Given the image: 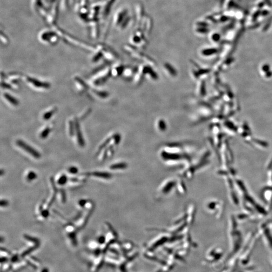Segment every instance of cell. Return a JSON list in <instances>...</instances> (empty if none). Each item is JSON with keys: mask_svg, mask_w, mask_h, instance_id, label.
Returning a JSON list of instances; mask_svg holds the SVG:
<instances>
[{"mask_svg": "<svg viewBox=\"0 0 272 272\" xmlns=\"http://www.w3.org/2000/svg\"><path fill=\"white\" fill-rule=\"evenodd\" d=\"M131 16L128 9L125 8L120 9L115 15V26L120 30L125 29L130 25L132 19Z\"/></svg>", "mask_w": 272, "mask_h": 272, "instance_id": "cell-1", "label": "cell"}, {"mask_svg": "<svg viewBox=\"0 0 272 272\" xmlns=\"http://www.w3.org/2000/svg\"><path fill=\"white\" fill-rule=\"evenodd\" d=\"M124 49L127 53L129 54L132 58L136 59L141 62H143L144 63L148 64V65L151 67H154L155 66V63L153 61V60L150 58H149L148 56H146L143 53H141L140 51L136 50L135 48L129 46H125Z\"/></svg>", "mask_w": 272, "mask_h": 272, "instance_id": "cell-2", "label": "cell"}, {"mask_svg": "<svg viewBox=\"0 0 272 272\" xmlns=\"http://www.w3.org/2000/svg\"><path fill=\"white\" fill-rule=\"evenodd\" d=\"M16 144L18 146L23 149L24 150L28 153L29 154H30L31 155L33 156L35 158L38 159L41 157V155L39 154V152L33 148L31 147L25 142H23L22 140H17L16 142Z\"/></svg>", "mask_w": 272, "mask_h": 272, "instance_id": "cell-3", "label": "cell"}, {"mask_svg": "<svg viewBox=\"0 0 272 272\" xmlns=\"http://www.w3.org/2000/svg\"><path fill=\"white\" fill-rule=\"evenodd\" d=\"M26 80L28 82L32 84L35 87L38 88H48L50 87V84L47 82L40 81L39 80L34 79V78L27 77Z\"/></svg>", "mask_w": 272, "mask_h": 272, "instance_id": "cell-4", "label": "cell"}, {"mask_svg": "<svg viewBox=\"0 0 272 272\" xmlns=\"http://www.w3.org/2000/svg\"><path fill=\"white\" fill-rule=\"evenodd\" d=\"M75 131L76 132L78 144L81 147H83L84 146L85 143H84V141L83 139V136L81 134V131L80 130V128L79 124L77 120H76L75 121Z\"/></svg>", "mask_w": 272, "mask_h": 272, "instance_id": "cell-5", "label": "cell"}, {"mask_svg": "<svg viewBox=\"0 0 272 272\" xmlns=\"http://www.w3.org/2000/svg\"><path fill=\"white\" fill-rule=\"evenodd\" d=\"M125 69V66L122 65H118L114 68L113 71H111V74L115 77H118L120 75L122 74Z\"/></svg>", "mask_w": 272, "mask_h": 272, "instance_id": "cell-6", "label": "cell"}, {"mask_svg": "<svg viewBox=\"0 0 272 272\" xmlns=\"http://www.w3.org/2000/svg\"><path fill=\"white\" fill-rule=\"evenodd\" d=\"M164 69L170 76H175L177 75V72L174 68L170 64H165L164 65Z\"/></svg>", "mask_w": 272, "mask_h": 272, "instance_id": "cell-7", "label": "cell"}, {"mask_svg": "<svg viewBox=\"0 0 272 272\" xmlns=\"http://www.w3.org/2000/svg\"><path fill=\"white\" fill-rule=\"evenodd\" d=\"M4 96L6 99L8 100V101H9V103H10L11 104H13V105L17 106L19 104V102L17 100V99H16L13 96L10 95L9 94L5 93L4 94Z\"/></svg>", "mask_w": 272, "mask_h": 272, "instance_id": "cell-8", "label": "cell"}, {"mask_svg": "<svg viewBox=\"0 0 272 272\" xmlns=\"http://www.w3.org/2000/svg\"><path fill=\"white\" fill-rule=\"evenodd\" d=\"M92 175L94 177L105 179H110L111 177V174H110V173L104 172H94L92 173Z\"/></svg>", "mask_w": 272, "mask_h": 272, "instance_id": "cell-9", "label": "cell"}, {"mask_svg": "<svg viewBox=\"0 0 272 272\" xmlns=\"http://www.w3.org/2000/svg\"><path fill=\"white\" fill-rule=\"evenodd\" d=\"M134 73H136V71H135L134 69L131 68H125L122 74L125 78L128 79L129 78L132 77V76H134Z\"/></svg>", "mask_w": 272, "mask_h": 272, "instance_id": "cell-10", "label": "cell"}, {"mask_svg": "<svg viewBox=\"0 0 272 272\" xmlns=\"http://www.w3.org/2000/svg\"><path fill=\"white\" fill-rule=\"evenodd\" d=\"M57 108L56 109V108H53V110H51L50 111H47L46 113H44V115H43V118L45 120H49L51 117V116L53 115L55 112L57 111Z\"/></svg>", "mask_w": 272, "mask_h": 272, "instance_id": "cell-11", "label": "cell"}, {"mask_svg": "<svg viewBox=\"0 0 272 272\" xmlns=\"http://www.w3.org/2000/svg\"><path fill=\"white\" fill-rule=\"evenodd\" d=\"M158 128L160 131H165L166 129V123L163 120H160L158 122Z\"/></svg>", "mask_w": 272, "mask_h": 272, "instance_id": "cell-12", "label": "cell"}, {"mask_svg": "<svg viewBox=\"0 0 272 272\" xmlns=\"http://www.w3.org/2000/svg\"><path fill=\"white\" fill-rule=\"evenodd\" d=\"M51 131V127H46L41 133V136H40L41 138H43V139L46 138L47 136L50 134Z\"/></svg>", "mask_w": 272, "mask_h": 272, "instance_id": "cell-13", "label": "cell"}, {"mask_svg": "<svg viewBox=\"0 0 272 272\" xmlns=\"http://www.w3.org/2000/svg\"><path fill=\"white\" fill-rule=\"evenodd\" d=\"M24 237L25 238V239L28 240V241H31V242H33L34 244H39V240L37 239L30 236L29 235H24Z\"/></svg>", "mask_w": 272, "mask_h": 272, "instance_id": "cell-14", "label": "cell"}, {"mask_svg": "<svg viewBox=\"0 0 272 272\" xmlns=\"http://www.w3.org/2000/svg\"><path fill=\"white\" fill-rule=\"evenodd\" d=\"M67 177L66 175H63L60 177L58 180V184L61 186H63L67 182Z\"/></svg>", "mask_w": 272, "mask_h": 272, "instance_id": "cell-15", "label": "cell"}, {"mask_svg": "<svg viewBox=\"0 0 272 272\" xmlns=\"http://www.w3.org/2000/svg\"><path fill=\"white\" fill-rule=\"evenodd\" d=\"M38 246H39V244H36V246H34L33 247L29 248V249L25 251L22 253V256H26L27 254H29V253H31L34 250H35L36 249H37V247H38Z\"/></svg>", "mask_w": 272, "mask_h": 272, "instance_id": "cell-16", "label": "cell"}, {"mask_svg": "<svg viewBox=\"0 0 272 272\" xmlns=\"http://www.w3.org/2000/svg\"><path fill=\"white\" fill-rule=\"evenodd\" d=\"M37 177V175L34 172H30L28 173L27 175V179L29 181H31V180L35 179Z\"/></svg>", "mask_w": 272, "mask_h": 272, "instance_id": "cell-17", "label": "cell"}, {"mask_svg": "<svg viewBox=\"0 0 272 272\" xmlns=\"http://www.w3.org/2000/svg\"><path fill=\"white\" fill-rule=\"evenodd\" d=\"M125 165L124 163H117L115 164L112 165L110 168L113 169H116L119 168H123L125 167Z\"/></svg>", "mask_w": 272, "mask_h": 272, "instance_id": "cell-18", "label": "cell"}, {"mask_svg": "<svg viewBox=\"0 0 272 272\" xmlns=\"http://www.w3.org/2000/svg\"><path fill=\"white\" fill-rule=\"evenodd\" d=\"M95 93L96 95L99 96L100 97H103V98H105L108 95V93L105 92H102V91H96Z\"/></svg>", "mask_w": 272, "mask_h": 272, "instance_id": "cell-19", "label": "cell"}, {"mask_svg": "<svg viewBox=\"0 0 272 272\" xmlns=\"http://www.w3.org/2000/svg\"><path fill=\"white\" fill-rule=\"evenodd\" d=\"M68 171H69V172H70L72 174H76V173H78V168H77L75 166H72V167L69 168Z\"/></svg>", "mask_w": 272, "mask_h": 272, "instance_id": "cell-20", "label": "cell"}, {"mask_svg": "<svg viewBox=\"0 0 272 272\" xmlns=\"http://www.w3.org/2000/svg\"><path fill=\"white\" fill-rule=\"evenodd\" d=\"M87 203V201L86 200H80L79 202V204L80 206L81 207H84L85 206V205Z\"/></svg>", "mask_w": 272, "mask_h": 272, "instance_id": "cell-21", "label": "cell"}, {"mask_svg": "<svg viewBox=\"0 0 272 272\" xmlns=\"http://www.w3.org/2000/svg\"><path fill=\"white\" fill-rule=\"evenodd\" d=\"M8 202L6 200H1V207H6L8 205Z\"/></svg>", "mask_w": 272, "mask_h": 272, "instance_id": "cell-22", "label": "cell"}, {"mask_svg": "<svg viewBox=\"0 0 272 272\" xmlns=\"http://www.w3.org/2000/svg\"><path fill=\"white\" fill-rule=\"evenodd\" d=\"M105 241V237H104V236H103L99 237V239H98V242L100 244H104Z\"/></svg>", "mask_w": 272, "mask_h": 272, "instance_id": "cell-23", "label": "cell"}, {"mask_svg": "<svg viewBox=\"0 0 272 272\" xmlns=\"http://www.w3.org/2000/svg\"><path fill=\"white\" fill-rule=\"evenodd\" d=\"M41 215L44 218H47L49 215V212L48 210H44L41 212Z\"/></svg>", "mask_w": 272, "mask_h": 272, "instance_id": "cell-24", "label": "cell"}, {"mask_svg": "<svg viewBox=\"0 0 272 272\" xmlns=\"http://www.w3.org/2000/svg\"><path fill=\"white\" fill-rule=\"evenodd\" d=\"M61 193H62V201L63 203H64V202H65L66 199V198L65 193V192H64V191H62V192H61Z\"/></svg>", "mask_w": 272, "mask_h": 272, "instance_id": "cell-25", "label": "cell"}, {"mask_svg": "<svg viewBox=\"0 0 272 272\" xmlns=\"http://www.w3.org/2000/svg\"><path fill=\"white\" fill-rule=\"evenodd\" d=\"M18 256H17V255L15 254V255H14V256H13L12 258V261H13V263L16 262V261H17V260H18Z\"/></svg>", "mask_w": 272, "mask_h": 272, "instance_id": "cell-26", "label": "cell"}, {"mask_svg": "<svg viewBox=\"0 0 272 272\" xmlns=\"http://www.w3.org/2000/svg\"><path fill=\"white\" fill-rule=\"evenodd\" d=\"M41 272H49V271L48 270V268H43Z\"/></svg>", "mask_w": 272, "mask_h": 272, "instance_id": "cell-27", "label": "cell"}]
</instances>
